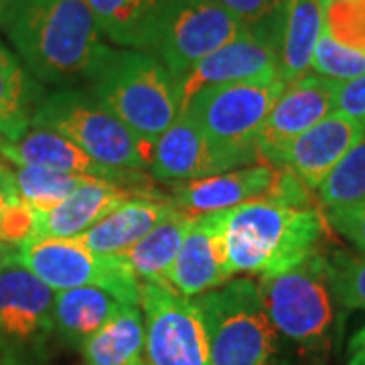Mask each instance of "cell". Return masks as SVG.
<instances>
[{"label": "cell", "mask_w": 365, "mask_h": 365, "mask_svg": "<svg viewBox=\"0 0 365 365\" xmlns=\"http://www.w3.org/2000/svg\"><path fill=\"white\" fill-rule=\"evenodd\" d=\"M0 26L31 76L71 88L110 49L86 0H4Z\"/></svg>", "instance_id": "6da1fadb"}, {"label": "cell", "mask_w": 365, "mask_h": 365, "mask_svg": "<svg viewBox=\"0 0 365 365\" xmlns=\"http://www.w3.org/2000/svg\"><path fill=\"white\" fill-rule=\"evenodd\" d=\"M327 215L317 205H294L266 195L227 211V260L234 274L276 276L323 246Z\"/></svg>", "instance_id": "7a4b0ae2"}, {"label": "cell", "mask_w": 365, "mask_h": 365, "mask_svg": "<svg viewBox=\"0 0 365 365\" xmlns=\"http://www.w3.org/2000/svg\"><path fill=\"white\" fill-rule=\"evenodd\" d=\"M90 83L96 100L150 150L181 112L179 81L150 51L110 47Z\"/></svg>", "instance_id": "3957f363"}, {"label": "cell", "mask_w": 365, "mask_h": 365, "mask_svg": "<svg viewBox=\"0 0 365 365\" xmlns=\"http://www.w3.org/2000/svg\"><path fill=\"white\" fill-rule=\"evenodd\" d=\"M270 323L288 347L325 353L339 327V304L323 248L287 272L258 278Z\"/></svg>", "instance_id": "277c9868"}, {"label": "cell", "mask_w": 365, "mask_h": 365, "mask_svg": "<svg viewBox=\"0 0 365 365\" xmlns=\"http://www.w3.org/2000/svg\"><path fill=\"white\" fill-rule=\"evenodd\" d=\"M284 88L282 78L211 86L197 91L181 112L203 132L227 173L260 163L256 140Z\"/></svg>", "instance_id": "5b68a950"}, {"label": "cell", "mask_w": 365, "mask_h": 365, "mask_svg": "<svg viewBox=\"0 0 365 365\" xmlns=\"http://www.w3.org/2000/svg\"><path fill=\"white\" fill-rule=\"evenodd\" d=\"M213 365H292L262 302L258 282L235 278L195 299Z\"/></svg>", "instance_id": "8992f818"}, {"label": "cell", "mask_w": 365, "mask_h": 365, "mask_svg": "<svg viewBox=\"0 0 365 365\" xmlns=\"http://www.w3.org/2000/svg\"><path fill=\"white\" fill-rule=\"evenodd\" d=\"M33 126L66 136L108 169L144 173L150 165L153 150L100 104L90 90L63 88L43 96Z\"/></svg>", "instance_id": "52a82bcc"}, {"label": "cell", "mask_w": 365, "mask_h": 365, "mask_svg": "<svg viewBox=\"0 0 365 365\" xmlns=\"http://www.w3.org/2000/svg\"><path fill=\"white\" fill-rule=\"evenodd\" d=\"M13 256L53 290L93 287L128 307H140V282L122 256H100L78 237H35Z\"/></svg>", "instance_id": "ba28073f"}, {"label": "cell", "mask_w": 365, "mask_h": 365, "mask_svg": "<svg viewBox=\"0 0 365 365\" xmlns=\"http://www.w3.org/2000/svg\"><path fill=\"white\" fill-rule=\"evenodd\" d=\"M146 365H213L203 314L195 299L175 288L140 284Z\"/></svg>", "instance_id": "9c48e42d"}, {"label": "cell", "mask_w": 365, "mask_h": 365, "mask_svg": "<svg viewBox=\"0 0 365 365\" xmlns=\"http://www.w3.org/2000/svg\"><path fill=\"white\" fill-rule=\"evenodd\" d=\"M242 33L244 26L217 0H170L150 53L179 81L201 59Z\"/></svg>", "instance_id": "30bf717a"}, {"label": "cell", "mask_w": 365, "mask_h": 365, "mask_svg": "<svg viewBox=\"0 0 365 365\" xmlns=\"http://www.w3.org/2000/svg\"><path fill=\"white\" fill-rule=\"evenodd\" d=\"M55 292L9 252L0 264V345L41 361L51 339Z\"/></svg>", "instance_id": "8fae6325"}, {"label": "cell", "mask_w": 365, "mask_h": 365, "mask_svg": "<svg viewBox=\"0 0 365 365\" xmlns=\"http://www.w3.org/2000/svg\"><path fill=\"white\" fill-rule=\"evenodd\" d=\"M335 91L337 81L313 71L288 81L258 134L256 148L260 163L278 169L288 144L335 112Z\"/></svg>", "instance_id": "7c38bea8"}, {"label": "cell", "mask_w": 365, "mask_h": 365, "mask_svg": "<svg viewBox=\"0 0 365 365\" xmlns=\"http://www.w3.org/2000/svg\"><path fill=\"white\" fill-rule=\"evenodd\" d=\"M234 278L227 260V211L195 215L170 272V287L193 299Z\"/></svg>", "instance_id": "4fadbf2b"}, {"label": "cell", "mask_w": 365, "mask_h": 365, "mask_svg": "<svg viewBox=\"0 0 365 365\" xmlns=\"http://www.w3.org/2000/svg\"><path fill=\"white\" fill-rule=\"evenodd\" d=\"M280 78L278 45L270 37L244 31L240 37L201 59L187 76L179 79L181 108L197 91L237 83V81H260Z\"/></svg>", "instance_id": "5bb4252c"}, {"label": "cell", "mask_w": 365, "mask_h": 365, "mask_svg": "<svg viewBox=\"0 0 365 365\" xmlns=\"http://www.w3.org/2000/svg\"><path fill=\"white\" fill-rule=\"evenodd\" d=\"M364 136V128L355 120L333 112L288 144L278 169L288 170L309 191L317 193L327 175Z\"/></svg>", "instance_id": "9a60e30c"}, {"label": "cell", "mask_w": 365, "mask_h": 365, "mask_svg": "<svg viewBox=\"0 0 365 365\" xmlns=\"http://www.w3.org/2000/svg\"><path fill=\"white\" fill-rule=\"evenodd\" d=\"M148 170L153 181L173 187L225 173L203 132L182 112L153 146Z\"/></svg>", "instance_id": "2e32d148"}, {"label": "cell", "mask_w": 365, "mask_h": 365, "mask_svg": "<svg viewBox=\"0 0 365 365\" xmlns=\"http://www.w3.org/2000/svg\"><path fill=\"white\" fill-rule=\"evenodd\" d=\"M276 177L278 169L258 163L177 185L173 187V193H169V199L175 207L189 211L193 215L230 211L246 201L268 195L272 191Z\"/></svg>", "instance_id": "e0dca14e"}, {"label": "cell", "mask_w": 365, "mask_h": 365, "mask_svg": "<svg viewBox=\"0 0 365 365\" xmlns=\"http://www.w3.org/2000/svg\"><path fill=\"white\" fill-rule=\"evenodd\" d=\"M134 197L132 191L116 182L88 179L57 207L47 213L37 211L35 237H78L118 205Z\"/></svg>", "instance_id": "ac0fdd59"}, {"label": "cell", "mask_w": 365, "mask_h": 365, "mask_svg": "<svg viewBox=\"0 0 365 365\" xmlns=\"http://www.w3.org/2000/svg\"><path fill=\"white\" fill-rule=\"evenodd\" d=\"M175 209L177 207L170 201L134 197L79 234L78 240L93 254L120 256L138 244L163 220H167Z\"/></svg>", "instance_id": "d6986e66"}, {"label": "cell", "mask_w": 365, "mask_h": 365, "mask_svg": "<svg viewBox=\"0 0 365 365\" xmlns=\"http://www.w3.org/2000/svg\"><path fill=\"white\" fill-rule=\"evenodd\" d=\"M102 35L122 49L153 51L170 0H86Z\"/></svg>", "instance_id": "ffe728a7"}, {"label": "cell", "mask_w": 365, "mask_h": 365, "mask_svg": "<svg viewBox=\"0 0 365 365\" xmlns=\"http://www.w3.org/2000/svg\"><path fill=\"white\" fill-rule=\"evenodd\" d=\"M325 31L323 0H287L278 29L280 78L294 81L311 73L313 53Z\"/></svg>", "instance_id": "44dd1931"}, {"label": "cell", "mask_w": 365, "mask_h": 365, "mask_svg": "<svg viewBox=\"0 0 365 365\" xmlns=\"http://www.w3.org/2000/svg\"><path fill=\"white\" fill-rule=\"evenodd\" d=\"M195 215L175 209L167 220L158 223L153 232L144 235L138 244L120 254L132 268L140 284L170 287V272L179 256L182 240L191 230Z\"/></svg>", "instance_id": "7402d4cb"}, {"label": "cell", "mask_w": 365, "mask_h": 365, "mask_svg": "<svg viewBox=\"0 0 365 365\" xmlns=\"http://www.w3.org/2000/svg\"><path fill=\"white\" fill-rule=\"evenodd\" d=\"M124 304L102 288L81 287L59 290L53 300V325L59 339L78 347L122 309Z\"/></svg>", "instance_id": "603a6c76"}, {"label": "cell", "mask_w": 365, "mask_h": 365, "mask_svg": "<svg viewBox=\"0 0 365 365\" xmlns=\"http://www.w3.org/2000/svg\"><path fill=\"white\" fill-rule=\"evenodd\" d=\"M43 96L39 81L0 43V140L16 143L25 136Z\"/></svg>", "instance_id": "cb8c5ba5"}, {"label": "cell", "mask_w": 365, "mask_h": 365, "mask_svg": "<svg viewBox=\"0 0 365 365\" xmlns=\"http://www.w3.org/2000/svg\"><path fill=\"white\" fill-rule=\"evenodd\" d=\"M144 317L140 307L124 304L81 345L83 365H138L144 359Z\"/></svg>", "instance_id": "d4e9b609"}, {"label": "cell", "mask_w": 365, "mask_h": 365, "mask_svg": "<svg viewBox=\"0 0 365 365\" xmlns=\"http://www.w3.org/2000/svg\"><path fill=\"white\" fill-rule=\"evenodd\" d=\"M319 205L325 213L347 209L365 201V136L353 144L337 167L317 189Z\"/></svg>", "instance_id": "484cf974"}, {"label": "cell", "mask_w": 365, "mask_h": 365, "mask_svg": "<svg viewBox=\"0 0 365 365\" xmlns=\"http://www.w3.org/2000/svg\"><path fill=\"white\" fill-rule=\"evenodd\" d=\"M88 179L90 177L69 175V173L43 169V167H16L14 170L16 193L39 213H47L53 207H57Z\"/></svg>", "instance_id": "4316f807"}, {"label": "cell", "mask_w": 365, "mask_h": 365, "mask_svg": "<svg viewBox=\"0 0 365 365\" xmlns=\"http://www.w3.org/2000/svg\"><path fill=\"white\" fill-rule=\"evenodd\" d=\"M327 262L343 311H365V254L329 250Z\"/></svg>", "instance_id": "83f0119b"}, {"label": "cell", "mask_w": 365, "mask_h": 365, "mask_svg": "<svg viewBox=\"0 0 365 365\" xmlns=\"http://www.w3.org/2000/svg\"><path fill=\"white\" fill-rule=\"evenodd\" d=\"M323 6L327 35L365 55V0H323Z\"/></svg>", "instance_id": "f1b7e54d"}, {"label": "cell", "mask_w": 365, "mask_h": 365, "mask_svg": "<svg viewBox=\"0 0 365 365\" xmlns=\"http://www.w3.org/2000/svg\"><path fill=\"white\" fill-rule=\"evenodd\" d=\"M311 71L337 83L351 81L365 76V55L343 47L323 31L321 39L314 47Z\"/></svg>", "instance_id": "f546056e"}, {"label": "cell", "mask_w": 365, "mask_h": 365, "mask_svg": "<svg viewBox=\"0 0 365 365\" xmlns=\"http://www.w3.org/2000/svg\"><path fill=\"white\" fill-rule=\"evenodd\" d=\"M244 31L270 37L278 45L280 16L287 0H217Z\"/></svg>", "instance_id": "4dcf8cb0"}, {"label": "cell", "mask_w": 365, "mask_h": 365, "mask_svg": "<svg viewBox=\"0 0 365 365\" xmlns=\"http://www.w3.org/2000/svg\"><path fill=\"white\" fill-rule=\"evenodd\" d=\"M37 232V209L31 207L23 197H14L0 213V248L19 250L31 242Z\"/></svg>", "instance_id": "1f68e13d"}, {"label": "cell", "mask_w": 365, "mask_h": 365, "mask_svg": "<svg viewBox=\"0 0 365 365\" xmlns=\"http://www.w3.org/2000/svg\"><path fill=\"white\" fill-rule=\"evenodd\" d=\"M327 223L343 235L359 254H365V201L353 207L325 213Z\"/></svg>", "instance_id": "d6a6232c"}, {"label": "cell", "mask_w": 365, "mask_h": 365, "mask_svg": "<svg viewBox=\"0 0 365 365\" xmlns=\"http://www.w3.org/2000/svg\"><path fill=\"white\" fill-rule=\"evenodd\" d=\"M335 112L355 120L365 132V76L337 83Z\"/></svg>", "instance_id": "836d02e7"}, {"label": "cell", "mask_w": 365, "mask_h": 365, "mask_svg": "<svg viewBox=\"0 0 365 365\" xmlns=\"http://www.w3.org/2000/svg\"><path fill=\"white\" fill-rule=\"evenodd\" d=\"M345 365H365V327H361L349 339Z\"/></svg>", "instance_id": "e575fe53"}, {"label": "cell", "mask_w": 365, "mask_h": 365, "mask_svg": "<svg viewBox=\"0 0 365 365\" xmlns=\"http://www.w3.org/2000/svg\"><path fill=\"white\" fill-rule=\"evenodd\" d=\"M14 197H19L16 187H14V170H6L0 175V213L2 209L9 205V201H13Z\"/></svg>", "instance_id": "d590c367"}, {"label": "cell", "mask_w": 365, "mask_h": 365, "mask_svg": "<svg viewBox=\"0 0 365 365\" xmlns=\"http://www.w3.org/2000/svg\"><path fill=\"white\" fill-rule=\"evenodd\" d=\"M0 365H41V361L0 345Z\"/></svg>", "instance_id": "8d00e7d4"}, {"label": "cell", "mask_w": 365, "mask_h": 365, "mask_svg": "<svg viewBox=\"0 0 365 365\" xmlns=\"http://www.w3.org/2000/svg\"><path fill=\"white\" fill-rule=\"evenodd\" d=\"M6 170H11V167L6 165V160H4L2 155H0V175H2V173H6Z\"/></svg>", "instance_id": "74e56055"}, {"label": "cell", "mask_w": 365, "mask_h": 365, "mask_svg": "<svg viewBox=\"0 0 365 365\" xmlns=\"http://www.w3.org/2000/svg\"><path fill=\"white\" fill-rule=\"evenodd\" d=\"M6 254H9V252H6V250H2V248H0V264H2V260H4V256H6Z\"/></svg>", "instance_id": "f35d334b"}, {"label": "cell", "mask_w": 365, "mask_h": 365, "mask_svg": "<svg viewBox=\"0 0 365 365\" xmlns=\"http://www.w3.org/2000/svg\"><path fill=\"white\" fill-rule=\"evenodd\" d=\"M2 9H4V0H0V14H2Z\"/></svg>", "instance_id": "ab89813d"}, {"label": "cell", "mask_w": 365, "mask_h": 365, "mask_svg": "<svg viewBox=\"0 0 365 365\" xmlns=\"http://www.w3.org/2000/svg\"><path fill=\"white\" fill-rule=\"evenodd\" d=\"M138 365H146V361H143V364H138Z\"/></svg>", "instance_id": "60d3db41"}]
</instances>
